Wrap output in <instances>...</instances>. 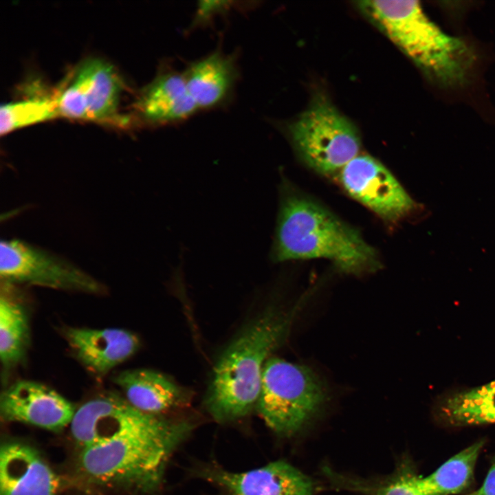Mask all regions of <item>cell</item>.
I'll return each instance as SVG.
<instances>
[{
  "instance_id": "cell-23",
  "label": "cell",
  "mask_w": 495,
  "mask_h": 495,
  "mask_svg": "<svg viewBox=\"0 0 495 495\" xmlns=\"http://www.w3.org/2000/svg\"><path fill=\"white\" fill-rule=\"evenodd\" d=\"M468 495H495V461L481 487Z\"/></svg>"
},
{
  "instance_id": "cell-15",
  "label": "cell",
  "mask_w": 495,
  "mask_h": 495,
  "mask_svg": "<svg viewBox=\"0 0 495 495\" xmlns=\"http://www.w3.org/2000/svg\"><path fill=\"white\" fill-rule=\"evenodd\" d=\"M125 399L146 413H162L186 406L190 394L166 375L148 369L128 370L114 378Z\"/></svg>"
},
{
  "instance_id": "cell-20",
  "label": "cell",
  "mask_w": 495,
  "mask_h": 495,
  "mask_svg": "<svg viewBox=\"0 0 495 495\" xmlns=\"http://www.w3.org/2000/svg\"><path fill=\"white\" fill-rule=\"evenodd\" d=\"M441 414L456 426L495 424V380L448 397Z\"/></svg>"
},
{
  "instance_id": "cell-9",
  "label": "cell",
  "mask_w": 495,
  "mask_h": 495,
  "mask_svg": "<svg viewBox=\"0 0 495 495\" xmlns=\"http://www.w3.org/2000/svg\"><path fill=\"white\" fill-rule=\"evenodd\" d=\"M340 181L351 197L387 221L397 222L418 209L393 175L370 155H358L346 164Z\"/></svg>"
},
{
  "instance_id": "cell-2",
  "label": "cell",
  "mask_w": 495,
  "mask_h": 495,
  "mask_svg": "<svg viewBox=\"0 0 495 495\" xmlns=\"http://www.w3.org/2000/svg\"><path fill=\"white\" fill-rule=\"evenodd\" d=\"M277 261L325 258L342 272L360 275L380 267L375 250L358 230L314 201L284 194L272 251Z\"/></svg>"
},
{
  "instance_id": "cell-4",
  "label": "cell",
  "mask_w": 495,
  "mask_h": 495,
  "mask_svg": "<svg viewBox=\"0 0 495 495\" xmlns=\"http://www.w3.org/2000/svg\"><path fill=\"white\" fill-rule=\"evenodd\" d=\"M359 7L430 78L446 87L466 82L474 60L461 38L443 32L417 1H363Z\"/></svg>"
},
{
  "instance_id": "cell-1",
  "label": "cell",
  "mask_w": 495,
  "mask_h": 495,
  "mask_svg": "<svg viewBox=\"0 0 495 495\" xmlns=\"http://www.w3.org/2000/svg\"><path fill=\"white\" fill-rule=\"evenodd\" d=\"M303 303L288 310L268 309L224 350L214 368L205 402L214 419L234 421L256 407L265 364L285 340Z\"/></svg>"
},
{
  "instance_id": "cell-22",
  "label": "cell",
  "mask_w": 495,
  "mask_h": 495,
  "mask_svg": "<svg viewBox=\"0 0 495 495\" xmlns=\"http://www.w3.org/2000/svg\"><path fill=\"white\" fill-rule=\"evenodd\" d=\"M381 495H427L415 485L412 478L400 479L384 488Z\"/></svg>"
},
{
  "instance_id": "cell-6",
  "label": "cell",
  "mask_w": 495,
  "mask_h": 495,
  "mask_svg": "<svg viewBox=\"0 0 495 495\" xmlns=\"http://www.w3.org/2000/svg\"><path fill=\"white\" fill-rule=\"evenodd\" d=\"M289 133L300 158L322 174L342 169L360 148L355 126L322 94L289 126Z\"/></svg>"
},
{
  "instance_id": "cell-21",
  "label": "cell",
  "mask_w": 495,
  "mask_h": 495,
  "mask_svg": "<svg viewBox=\"0 0 495 495\" xmlns=\"http://www.w3.org/2000/svg\"><path fill=\"white\" fill-rule=\"evenodd\" d=\"M58 116L55 97H35L2 104L0 109V133L14 130Z\"/></svg>"
},
{
  "instance_id": "cell-19",
  "label": "cell",
  "mask_w": 495,
  "mask_h": 495,
  "mask_svg": "<svg viewBox=\"0 0 495 495\" xmlns=\"http://www.w3.org/2000/svg\"><path fill=\"white\" fill-rule=\"evenodd\" d=\"M0 298V359L5 369L19 363L25 357L30 341L29 320L25 309L8 295L6 289Z\"/></svg>"
},
{
  "instance_id": "cell-11",
  "label": "cell",
  "mask_w": 495,
  "mask_h": 495,
  "mask_svg": "<svg viewBox=\"0 0 495 495\" xmlns=\"http://www.w3.org/2000/svg\"><path fill=\"white\" fill-rule=\"evenodd\" d=\"M196 474L215 485L221 495H312L314 491L307 476L281 460L241 472L208 464Z\"/></svg>"
},
{
  "instance_id": "cell-3",
  "label": "cell",
  "mask_w": 495,
  "mask_h": 495,
  "mask_svg": "<svg viewBox=\"0 0 495 495\" xmlns=\"http://www.w3.org/2000/svg\"><path fill=\"white\" fill-rule=\"evenodd\" d=\"M192 428L188 420L157 416L142 428L82 448L80 468L99 484L153 492L161 484L170 456Z\"/></svg>"
},
{
  "instance_id": "cell-12",
  "label": "cell",
  "mask_w": 495,
  "mask_h": 495,
  "mask_svg": "<svg viewBox=\"0 0 495 495\" xmlns=\"http://www.w3.org/2000/svg\"><path fill=\"white\" fill-rule=\"evenodd\" d=\"M75 412L69 400L34 381H17L6 388L0 397L2 419L49 430H60L70 425Z\"/></svg>"
},
{
  "instance_id": "cell-5",
  "label": "cell",
  "mask_w": 495,
  "mask_h": 495,
  "mask_svg": "<svg viewBox=\"0 0 495 495\" xmlns=\"http://www.w3.org/2000/svg\"><path fill=\"white\" fill-rule=\"evenodd\" d=\"M327 390L324 382L309 367L269 358L256 407L272 430L290 436L318 411L327 398Z\"/></svg>"
},
{
  "instance_id": "cell-16",
  "label": "cell",
  "mask_w": 495,
  "mask_h": 495,
  "mask_svg": "<svg viewBox=\"0 0 495 495\" xmlns=\"http://www.w3.org/2000/svg\"><path fill=\"white\" fill-rule=\"evenodd\" d=\"M135 106L145 121L155 124L182 121L198 109L183 74L172 69L160 73L143 88Z\"/></svg>"
},
{
  "instance_id": "cell-17",
  "label": "cell",
  "mask_w": 495,
  "mask_h": 495,
  "mask_svg": "<svg viewBox=\"0 0 495 495\" xmlns=\"http://www.w3.org/2000/svg\"><path fill=\"white\" fill-rule=\"evenodd\" d=\"M197 109L212 108L229 96L236 78L234 61L217 51L192 63L183 73Z\"/></svg>"
},
{
  "instance_id": "cell-8",
  "label": "cell",
  "mask_w": 495,
  "mask_h": 495,
  "mask_svg": "<svg viewBox=\"0 0 495 495\" xmlns=\"http://www.w3.org/2000/svg\"><path fill=\"white\" fill-rule=\"evenodd\" d=\"M122 82L107 61L87 58L76 67L56 96L58 116L99 122H122L118 107Z\"/></svg>"
},
{
  "instance_id": "cell-14",
  "label": "cell",
  "mask_w": 495,
  "mask_h": 495,
  "mask_svg": "<svg viewBox=\"0 0 495 495\" xmlns=\"http://www.w3.org/2000/svg\"><path fill=\"white\" fill-rule=\"evenodd\" d=\"M59 480L33 448L16 441L1 446L0 495H56Z\"/></svg>"
},
{
  "instance_id": "cell-10",
  "label": "cell",
  "mask_w": 495,
  "mask_h": 495,
  "mask_svg": "<svg viewBox=\"0 0 495 495\" xmlns=\"http://www.w3.org/2000/svg\"><path fill=\"white\" fill-rule=\"evenodd\" d=\"M160 415L142 412L114 393L96 397L81 405L70 424L77 443L85 448L142 428Z\"/></svg>"
},
{
  "instance_id": "cell-18",
  "label": "cell",
  "mask_w": 495,
  "mask_h": 495,
  "mask_svg": "<svg viewBox=\"0 0 495 495\" xmlns=\"http://www.w3.org/2000/svg\"><path fill=\"white\" fill-rule=\"evenodd\" d=\"M483 441L467 447L424 478H412L415 485L427 495L458 494L473 479L474 467L483 446Z\"/></svg>"
},
{
  "instance_id": "cell-7",
  "label": "cell",
  "mask_w": 495,
  "mask_h": 495,
  "mask_svg": "<svg viewBox=\"0 0 495 495\" xmlns=\"http://www.w3.org/2000/svg\"><path fill=\"white\" fill-rule=\"evenodd\" d=\"M1 283L99 294L104 286L70 262L19 239L1 241Z\"/></svg>"
},
{
  "instance_id": "cell-13",
  "label": "cell",
  "mask_w": 495,
  "mask_h": 495,
  "mask_svg": "<svg viewBox=\"0 0 495 495\" xmlns=\"http://www.w3.org/2000/svg\"><path fill=\"white\" fill-rule=\"evenodd\" d=\"M63 334L77 359L91 373L103 376L139 349L138 337L120 328L67 327Z\"/></svg>"
}]
</instances>
